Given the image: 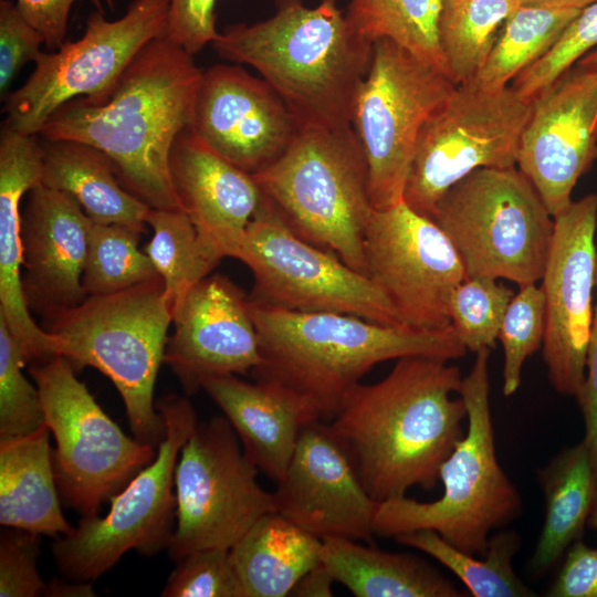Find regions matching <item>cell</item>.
<instances>
[{
  "label": "cell",
  "mask_w": 597,
  "mask_h": 597,
  "mask_svg": "<svg viewBox=\"0 0 597 597\" xmlns=\"http://www.w3.org/2000/svg\"><path fill=\"white\" fill-rule=\"evenodd\" d=\"M156 407L165 432L154 460L108 499L105 516H83L53 543L56 565L67 579L92 582L130 549L150 556L168 547L176 521L175 468L198 420L185 397L161 398Z\"/></svg>",
  "instance_id": "9"
},
{
  "label": "cell",
  "mask_w": 597,
  "mask_h": 597,
  "mask_svg": "<svg viewBox=\"0 0 597 597\" xmlns=\"http://www.w3.org/2000/svg\"><path fill=\"white\" fill-rule=\"evenodd\" d=\"M544 334L545 298L542 287L536 283L522 285L506 308L498 336L504 355V396H512L519 389L524 362L543 345Z\"/></svg>",
  "instance_id": "38"
},
{
  "label": "cell",
  "mask_w": 597,
  "mask_h": 597,
  "mask_svg": "<svg viewBox=\"0 0 597 597\" xmlns=\"http://www.w3.org/2000/svg\"><path fill=\"white\" fill-rule=\"evenodd\" d=\"M49 431L44 423L29 434L0 438V523L61 536L74 527L61 510Z\"/></svg>",
  "instance_id": "26"
},
{
  "label": "cell",
  "mask_w": 597,
  "mask_h": 597,
  "mask_svg": "<svg viewBox=\"0 0 597 597\" xmlns=\"http://www.w3.org/2000/svg\"><path fill=\"white\" fill-rule=\"evenodd\" d=\"M475 354L459 391L467 409L468 431L440 467L441 498L418 502L405 495L378 502L375 534L395 537L432 530L458 549L483 556L491 532L521 514V495L496 458L490 411V348Z\"/></svg>",
  "instance_id": "5"
},
{
  "label": "cell",
  "mask_w": 597,
  "mask_h": 597,
  "mask_svg": "<svg viewBox=\"0 0 597 597\" xmlns=\"http://www.w3.org/2000/svg\"><path fill=\"white\" fill-rule=\"evenodd\" d=\"M76 0H18L17 6L25 20L35 28L50 50H57L67 32L69 14ZM98 10L103 4L114 8V0H90Z\"/></svg>",
  "instance_id": "46"
},
{
  "label": "cell",
  "mask_w": 597,
  "mask_h": 597,
  "mask_svg": "<svg viewBox=\"0 0 597 597\" xmlns=\"http://www.w3.org/2000/svg\"><path fill=\"white\" fill-rule=\"evenodd\" d=\"M547 596L597 597V548L576 540Z\"/></svg>",
  "instance_id": "45"
},
{
  "label": "cell",
  "mask_w": 597,
  "mask_h": 597,
  "mask_svg": "<svg viewBox=\"0 0 597 597\" xmlns=\"http://www.w3.org/2000/svg\"><path fill=\"white\" fill-rule=\"evenodd\" d=\"M519 1L521 4H533V6L582 10L596 0H519Z\"/></svg>",
  "instance_id": "50"
},
{
  "label": "cell",
  "mask_w": 597,
  "mask_h": 597,
  "mask_svg": "<svg viewBox=\"0 0 597 597\" xmlns=\"http://www.w3.org/2000/svg\"><path fill=\"white\" fill-rule=\"evenodd\" d=\"M27 363L0 316V438L29 434L45 423L38 387L22 371Z\"/></svg>",
  "instance_id": "39"
},
{
  "label": "cell",
  "mask_w": 597,
  "mask_h": 597,
  "mask_svg": "<svg viewBox=\"0 0 597 597\" xmlns=\"http://www.w3.org/2000/svg\"><path fill=\"white\" fill-rule=\"evenodd\" d=\"M580 12L578 9L520 4L506 19L484 64L468 83L500 91L544 56Z\"/></svg>",
  "instance_id": "31"
},
{
  "label": "cell",
  "mask_w": 597,
  "mask_h": 597,
  "mask_svg": "<svg viewBox=\"0 0 597 597\" xmlns=\"http://www.w3.org/2000/svg\"><path fill=\"white\" fill-rule=\"evenodd\" d=\"M164 363L187 394L200 389L207 377L243 375L262 363L249 297L222 274L192 286L175 308Z\"/></svg>",
  "instance_id": "21"
},
{
  "label": "cell",
  "mask_w": 597,
  "mask_h": 597,
  "mask_svg": "<svg viewBox=\"0 0 597 597\" xmlns=\"http://www.w3.org/2000/svg\"><path fill=\"white\" fill-rule=\"evenodd\" d=\"M322 543L277 512L263 515L229 549L244 596L291 595L321 562Z\"/></svg>",
  "instance_id": "28"
},
{
  "label": "cell",
  "mask_w": 597,
  "mask_h": 597,
  "mask_svg": "<svg viewBox=\"0 0 597 597\" xmlns=\"http://www.w3.org/2000/svg\"><path fill=\"white\" fill-rule=\"evenodd\" d=\"M514 291L491 277H467L449 302L451 325L467 350L476 353L495 346Z\"/></svg>",
  "instance_id": "37"
},
{
  "label": "cell",
  "mask_w": 597,
  "mask_h": 597,
  "mask_svg": "<svg viewBox=\"0 0 597 597\" xmlns=\"http://www.w3.org/2000/svg\"><path fill=\"white\" fill-rule=\"evenodd\" d=\"M146 222L153 237L143 250L163 281L174 313L190 289L208 276L222 258L182 210L150 208Z\"/></svg>",
  "instance_id": "33"
},
{
  "label": "cell",
  "mask_w": 597,
  "mask_h": 597,
  "mask_svg": "<svg viewBox=\"0 0 597 597\" xmlns=\"http://www.w3.org/2000/svg\"><path fill=\"white\" fill-rule=\"evenodd\" d=\"M298 129L280 95L240 65L202 73L191 130L210 149L253 175L276 160Z\"/></svg>",
  "instance_id": "19"
},
{
  "label": "cell",
  "mask_w": 597,
  "mask_h": 597,
  "mask_svg": "<svg viewBox=\"0 0 597 597\" xmlns=\"http://www.w3.org/2000/svg\"><path fill=\"white\" fill-rule=\"evenodd\" d=\"M431 219L457 250L467 277L536 283L548 258L554 217L515 166L475 169L437 202Z\"/></svg>",
  "instance_id": "8"
},
{
  "label": "cell",
  "mask_w": 597,
  "mask_h": 597,
  "mask_svg": "<svg viewBox=\"0 0 597 597\" xmlns=\"http://www.w3.org/2000/svg\"><path fill=\"white\" fill-rule=\"evenodd\" d=\"M336 582L327 567L320 562L295 585L291 595L298 597H331L333 583Z\"/></svg>",
  "instance_id": "48"
},
{
  "label": "cell",
  "mask_w": 597,
  "mask_h": 597,
  "mask_svg": "<svg viewBox=\"0 0 597 597\" xmlns=\"http://www.w3.org/2000/svg\"><path fill=\"white\" fill-rule=\"evenodd\" d=\"M177 564L164 597H245L229 549H199Z\"/></svg>",
  "instance_id": "41"
},
{
  "label": "cell",
  "mask_w": 597,
  "mask_h": 597,
  "mask_svg": "<svg viewBox=\"0 0 597 597\" xmlns=\"http://www.w3.org/2000/svg\"><path fill=\"white\" fill-rule=\"evenodd\" d=\"M43 595L50 597H91L95 596L91 582L66 583V580L54 578L45 585Z\"/></svg>",
  "instance_id": "49"
},
{
  "label": "cell",
  "mask_w": 597,
  "mask_h": 597,
  "mask_svg": "<svg viewBox=\"0 0 597 597\" xmlns=\"http://www.w3.org/2000/svg\"><path fill=\"white\" fill-rule=\"evenodd\" d=\"M38 135L2 123L0 132V316L29 362L57 355V339L32 318L22 286L23 196L41 184L43 148Z\"/></svg>",
  "instance_id": "24"
},
{
  "label": "cell",
  "mask_w": 597,
  "mask_h": 597,
  "mask_svg": "<svg viewBox=\"0 0 597 597\" xmlns=\"http://www.w3.org/2000/svg\"><path fill=\"white\" fill-rule=\"evenodd\" d=\"M587 525L597 532V499L588 517Z\"/></svg>",
  "instance_id": "52"
},
{
  "label": "cell",
  "mask_w": 597,
  "mask_h": 597,
  "mask_svg": "<svg viewBox=\"0 0 597 597\" xmlns=\"http://www.w3.org/2000/svg\"><path fill=\"white\" fill-rule=\"evenodd\" d=\"M596 159L597 71L575 63L534 98L516 165L555 217Z\"/></svg>",
  "instance_id": "18"
},
{
  "label": "cell",
  "mask_w": 597,
  "mask_h": 597,
  "mask_svg": "<svg viewBox=\"0 0 597 597\" xmlns=\"http://www.w3.org/2000/svg\"><path fill=\"white\" fill-rule=\"evenodd\" d=\"M139 235L124 226L92 222L82 275L87 296L116 293L159 277L138 248Z\"/></svg>",
  "instance_id": "36"
},
{
  "label": "cell",
  "mask_w": 597,
  "mask_h": 597,
  "mask_svg": "<svg viewBox=\"0 0 597 597\" xmlns=\"http://www.w3.org/2000/svg\"><path fill=\"white\" fill-rule=\"evenodd\" d=\"M463 377L448 360L397 359L375 384H357L343 398L327 428L377 502L405 496L419 485L432 490L441 464L463 437Z\"/></svg>",
  "instance_id": "1"
},
{
  "label": "cell",
  "mask_w": 597,
  "mask_h": 597,
  "mask_svg": "<svg viewBox=\"0 0 597 597\" xmlns=\"http://www.w3.org/2000/svg\"><path fill=\"white\" fill-rule=\"evenodd\" d=\"M44 422L52 432L59 491L83 516L97 515L156 457L155 447L130 439L106 415L74 366L56 355L31 365Z\"/></svg>",
  "instance_id": "10"
},
{
  "label": "cell",
  "mask_w": 597,
  "mask_h": 597,
  "mask_svg": "<svg viewBox=\"0 0 597 597\" xmlns=\"http://www.w3.org/2000/svg\"><path fill=\"white\" fill-rule=\"evenodd\" d=\"M533 103L511 85L455 86L420 129L404 201L431 219L439 199L470 172L515 166Z\"/></svg>",
  "instance_id": "15"
},
{
  "label": "cell",
  "mask_w": 597,
  "mask_h": 597,
  "mask_svg": "<svg viewBox=\"0 0 597 597\" xmlns=\"http://www.w3.org/2000/svg\"><path fill=\"white\" fill-rule=\"evenodd\" d=\"M203 389L235 431L250 461L274 482L283 479L304 426L311 421L298 397L284 386L235 375L207 377Z\"/></svg>",
  "instance_id": "25"
},
{
  "label": "cell",
  "mask_w": 597,
  "mask_h": 597,
  "mask_svg": "<svg viewBox=\"0 0 597 597\" xmlns=\"http://www.w3.org/2000/svg\"><path fill=\"white\" fill-rule=\"evenodd\" d=\"M364 252L367 276L405 325L422 329L451 325L450 297L467 275L453 244L432 219L404 200L374 209Z\"/></svg>",
  "instance_id": "16"
},
{
  "label": "cell",
  "mask_w": 597,
  "mask_h": 597,
  "mask_svg": "<svg viewBox=\"0 0 597 597\" xmlns=\"http://www.w3.org/2000/svg\"><path fill=\"white\" fill-rule=\"evenodd\" d=\"M44 40L21 14L17 3L0 0V96L4 101L20 70L42 55Z\"/></svg>",
  "instance_id": "43"
},
{
  "label": "cell",
  "mask_w": 597,
  "mask_h": 597,
  "mask_svg": "<svg viewBox=\"0 0 597 597\" xmlns=\"http://www.w3.org/2000/svg\"><path fill=\"white\" fill-rule=\"evenodd\" d=\"M234 259L252 272L249 300L300 312H336L386 325H405L365 274L336 254L298 237L262 196Z\"/></svg>",
  "instance_id": "11"
},
{
  "label": "cell",
  "mask_w": 597,
  "mask_h": 597,
  "mask_svg": "<svg viewBox=\"0 0 597 597\" xmlns=\"http://www.w3.org/2000/svg\"><path fill=\"white\" fill-rule=\"evenodd\" d=\"M442 7V0H350L345 15L370 42L389 39L449 77L439 42Z\"/></svg>",
  "instance_id": "34"
},
{
  "label": "cell",
  "mask_w": 597,
  "mask_h": 597,
  "mask_svg": "<svg viewBox=\"0 0 597 597\" xmlns=\"http://www.w3.org/2000/svg\"><path fill=\"white\" fill-rule=\"evenodd\" d=\"M576 63L597 71V48L586 53Z\"/></svg>",
  "instance_id": "51"
},
{
  "label": "cell",
  "mask_w": 597,
  "mask_h": 597,
  "mask_svg": "<svg viewBox=\"0 0 597 597\" xmlns=\"http://www.w3.org/2000/svg\"><path fill=\"white\" fill-rule=\"evenodd\" d=\"M172 312L160 277L82 303L49 318L57 355L75 369L93 367L121 395L139 441L158 446L165 432L154 389L168 342Z\"/></svg>",
  "instance_id": "7"
},
{
  "label": "cell",
  "mask_w": 597,
  "mask_h": 597,
  "mask_svg": "<svg viewBox=\"0 0 597 597\" xmlns=\"http://www.w3.org/2000/svg\"><path fill=\"white\" fill-rule=\"evenodd\" d=\"M193 55L165 36L129 63L109 98L62 106L38 136L102 150L124 187L151 209L182 210L169 171L176 138L193 122L202 73Z\"/></svg>",
  "instance_id": "2"
},
{
  "label": "cell",
  "mask_w": 597,
  "mask_h": 597,
  "mask_svg": "<svg viewBox=\"0 0 597 597\" xmlns=\"http://www.w3.org/2000/svg\"><path fill=\"white\" fill-rule=\"evenodd\" d=\"M169 0H133L117 20L103 10L86 21L84 34L56 52L42 53L27 82L4 100V123L38 135L65 104L106 102L136 54L166 34Z\"/></svg>",
  "instance_id": "13"
},
{
  "label": "cell",
  "mask_w": 597,
  "mask_h": 597,
  "mask_svg": "<svg viewBox=\"0 0 597 597\" xmlns=\"http://www.w3.org/2000/svg\"><path fill=\"white\" fill-rule=\"evenodd\" d=\"M169 171L182 211L223 259L233 258L262 193L252 175L210 149L188 128L175 140Z\"/></svg>",
  "instance_id": "23"
},
{
  "label": "cell",
  "mask_w": 597,
  "mask_h": 597,
  "mask_svg": "<svg viewBox=\"0 0 597 597\" xmlns=\"http://www.w3.org/2000/svg\"><path fill=\"white\" fill-rule=\"evenodd\" d=\"M585 422V443L597 479V264L596 303L589 336L585 378L576 395Z\"/></svg>",
  "instance_id": "47"
},
{
  "label": "cell",
  "mask_w": 597,
  "mask_h": 597,
  "mask_svg": "<svg viewBox=\"0 0 597 597\" xmlns=\"http://www.w3.org/2000/svg\"><path fill=\"white\" fill-rule=\"evenodd\" d=\"M252 177L298 237L367 275L364 239L374 208L352 125L298 126L285 151Z\"/></svg>",
  "instance_id": "6"
},
{
  "label": "cell",
  "mask_w": 597,
  "mask_h": 597,
  "mask_svg": "<svg viewBox=\"0 0 597 597\" xmlns=\"http://www.w3.org/2000/svg\"><path fill=\"white\" fill-rule=\"evenodd\" d=\"M322 541L321 562L354 596H465L436 568L411 554L389 553L345 537Z\"/></svg>",
  "instance_id": "29"
},
{
  "label": "cell",
  "mask_w": 597,
  "mask_h": 597,
  "mask_svg": "<svg viewBox=\"0 0 597 597\" xmlns=\"http://www.w3.org/2000/svg\"><path fill=\"white\" fill-rule=\"evenodd\" d=\"M597 46V0L585 7L555 45L526 67L511 86L524 98L534 100L582 56Z\"/></svg>",
  "instance_id": "40"
},
{
  "label": "cell",
  "mask_w": 597,
  "mask_h": 597,
  "mask_svg": "<svg viewBox=\"0 0 597 597\" xmlns=\"http://www.w3.org/2000/svg\"><path fill=\"white\" fill-rule=\"evenodd\" d=\"M218 0H169L165 38L195 55L219 36L216 28Z\"/></svg>",
  "instance_id": "44"
},
{
  "label": "cell",
  "mask_w": 597,
  "mask_h": 597,
  "mask_svg": "<svg viewBox=\"0 0 597 597\" xmlns=\"http://www.w3.org/2000/svg\"><path fill=\"white\" fill-rule=\"evenodd\" d=\"M519 0H454L444 3L439 42L450 80L470 83L488 59Z\"/></svg>",
  "instance_id": "35"
},
{
  "label": "cell",
  "mask_w": 597,
  "mask_h": 597,
  "mask_svg": "<svg viewBox=\"0 0 597 597\" xmlns=\"http://www.w3.org/2000/svg\"><path fill=\"white\" fill-rule=\"evenodd\" d=\"M249 306L262 357L252 373L293 391L311 421H329L345 395L379 363L408 356L450 360L467 353L452 325L422 329L250 300Z\"/></svg>",
  "instance_id": "3"
},
{
  "label": "cell",
  "mask_w": 597,
  "mask_h": 597,
  "mask_svg": "<svg viewBox=\"0 0 597 597\" xmlns=\"http://www.w3.org/2000/svg\"><path fill=\"white\" fill-rule=\"evenodd\" d=\"M22 212V286L29 308L46 317L82 303L93 220L69 193L38 185Z\"/></svg>",
  "instance_id": "22"
},
{
  "label": "cell",
  "mask_w": 597,
  "mask_h": 597,
  "mask_svg": "<svg viewBox=\"0 0 597 597\" xmlns=\"http://www.w3.org/2000/svg\"><path fill=\"white\" fill-rule=\"evenodd\" d=\"M538 479L545 496V519L530 567L549 569L583 533L597 499V479L585 443L559 452Z\"/></svg>",
  "instance_id": "30"
},
{
  "label": "cell",
  "mask_w": 597,
  "mask_h": 597,
  "mask_svg": "<svg viewBox=\"0 0 597 597\" xmlns=\"http://www.w3.org/2000/svg\"><path fill=\"white\" fill-rule=\"evenodd\" d=\"M373 44L352 28L336 0L313 8L302 0H275L270 18L232 24L212 43L221 57L252 66L298 126L327 128L352 125Z\"/></svg>",
  "instance_id": "4"
},
{
  "label": "cell",
  "mask_w": 597,
  "mask_h": 597,
  "mask_svg": "<svg viewBox=\"0 0 597 597\" xmlns=\"http://www.w3.org/2000/svg\"><path fill=\"white\" fill-rule=\"evenodd\" d=\"M452 1H454V0H442V4L449 3V2H452Z\"/></svg>",
  "instance_id": "53"
},
{
  "label": "cell",
  "mask_w": 597,
  "mask_h": 597,
  "mask_svg": "<svg viewBox=\"0 0 597 597\" xmlns=\"http://www.w3.org/2000/svg\"><path fill=\"white\" fill-rule=\"evenodd\" d=\"M41 185L69 193L95 222L143 233L149 207L127 190L107 155L76 140H46Z\"/></svg>",
  "instance_id": "27"
},
{
  "label": "cell",
  "mask_w": 597,
  "mask_h": 597,
  "mask_svg": "<svg viewBox=\"0 0 597 597\" xmlns=\"http://www.w3.org/2000/svg\"><path fill=\"white\" fill-rule=\"evenodd\" d=\"M394 538L437 559L459 577L474 597L535 596L513 570L512 559L521 545L520 536L513 531L491 536L483 558L458 549L432 530H418Z\"/></svg>",
  "instance_id": "32"
},
{
  "label": "cell",
  "mask_w": 597,
  "mask_h": 597,
  "mask_svg": "<svg viewBox=\"0 0 597 597\" xmlns=\"http://www.w3.org/2000/svg\"><path fill=\"white\" fill-rule=\"evenodd\" d=\"M597 193L572 201L554 217L544 269L543 358L554 389L574 396L585 378L596 291Z\"/></svg>",
  "instance_id": "17"
},
{
  "label": "cell",
  "mask_w": 597,
  "mask_h": 597,
  "mask_svg": "<svg viewBox=\"0 0 597 597\" xmlns=\"http://www.w3.org/2000/svg\"><path fill=\"white\" fill-rule=\"evenodd\" d=\"M455 86L443 72L396 42H374L352 113L374 209L404 200L420 129Z\"/></svg>",
  "instance_id": "12"
},
{
  "label": "cell",
  "mask_w": 597,
  "mask_h": 597,
  "mask_svg": "<svg viewBox=\"0 0 597 597\" xmlns=\"http://www.w3.org/2000/svg\"><path fill=\"white\" fill-rule=\"evenodd\" d=\"M39 534L12 528L0 537V596L35 597L45 585L38 572Z\"/></svg>",
  "instance_id": "42"
},
{
  "label": "cell",
  "mask_w": 597,
  "mask_h": 597,
  "mask_svg": "<svg viewBox=\"0 0 597 597\" xmlns=\"http://www.w3.org/2000/svg\"><path fill=\"white\" fill-rule=\"evenodd\" d=\"M273 494L277 513L321 540L371 543L378 502L324 421L304 426Z\"/></svg>",
  "instance_id": "20"
},
{
  "label": "cell",
  "mask_w": 597,
  "mask_h": 597,
  "mask_svg": "<svg viewBox=\"0 0 597 597\" xmlns=\"http://www.w3.org/2000/svg\"><path fill=\"white\" fill-rule=\"evenodd\" d=\"M258 471L224 416L197 423L175 468L176 524L167 547L172 561L205 548L230 549L259 519L276 512Z\"/></svg>",
  "instance_id": "14"
}]
</instances>
